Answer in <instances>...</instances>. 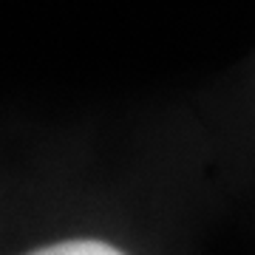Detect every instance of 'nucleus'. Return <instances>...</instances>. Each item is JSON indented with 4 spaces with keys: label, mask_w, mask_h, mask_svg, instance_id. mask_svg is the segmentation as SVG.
Masks as SVG:
<instances>
[{
    "label": "nucleus",
    "mask_w": 255,
    "mask_h": 255,
    "mask_svg": "<svg viewBox=\"0 0 255 255\" xmlns=\"http://www.w3.org/2000/svg\"><path fill=\"white\" fill-rule=\"evenodd\" d=\"M26 255H125L122 250H117L108 241L100 238H68V241H57V244L31 250Z\"/></svg>",
    "instance_id": "nucleus-1"
}]
</instances>
